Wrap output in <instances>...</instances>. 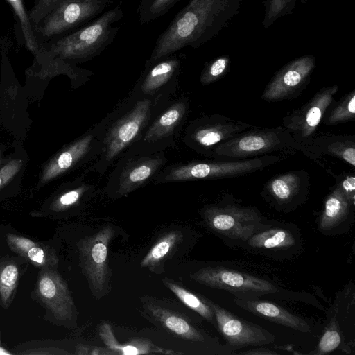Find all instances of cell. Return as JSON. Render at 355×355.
<instances>
[{
	"label": "cell",
	"mask_w": 355,
	"mask_h": 355,
	"mask_svg": "<svg viewBox=\"0 0 355 355\" xmlns=\"http://www.w3.org/2000/svg\"><path fill=\"white\" fill-rule=\"evenodd\" d=\"M243 0H191L159 35L148 60L152 64L187 46L197 49L228 26Z\"/></svg>",
	"instance_id": "obj_1"
},
{
	"label": "cell",
	"mask_w": 355,
	"mask_h": 355,
	"mask_svg": "<svg viewBox=\"0 0 355 355\" xmlns=\"http://www.w3.org/2000/svg\"><path fill=\"white\" fill-rule=\"evenodd\" d=\"M309 1H310V0H300V3H302V4L308 2Z\"/></svg>",
	"instance_id": "obj_42"
},
{
	"label": "cell",
	"mask_w": 355,
	"mask_h": 355,
	"mask_svg": "<svg viewBox=\"0 0 355 355\" xmlns=\"http://www.w3.org/2000/svg\"><path fill=\"white\" fill-rule=\"evenodd\" d=\"M86 187H80L60 195L52 204L54 211H62L77 203L86 191Z\"/></svg>",
	"instance_id": "obj_37"
},
{
	"label": "cell",
	"mask_w": 355,
	"mask_h": 355,
	"mask_svg": "<svg viewBox=\"0 0 355 355\" xmlns=\"http://www.w3.org/2000/svg\"><path fill=\"white\" fill-rule=\"evenodd\" d=\"M286 157L284 154H279L239 160L192 163L172 169L164 180L182 181L241 176L263 170Z\"/></svg>",
	"instance_id": "obj_5"
},
{
	"label": "cell",
	"mask_w": 355,
	"mask_h": 355,
	"mask_svg": "<svg viewBox=\"0 0 355 355\" xmlns=\"http://www.w3.org/2000/svg\"><path fill=\"white\" fill-rule=\"evenodd\" d=\"M203 216L214 232L232 239L246 241L254 234L269 227L256 207L226 200L206 207Z\"/></svg>",
	"instance_id": "obj_4"
},
{
	"label": "cell",
	"mask_w": 355,
	"mask_h": 355,
	"mask_svg": "<svg viewBox=\"0 0 355 355\" xmlns=\"http://www.w3.org/2000/svg\"><path fill=\"white\" fill-rule=\"evenodd\" d=\"M12 8L19 22L25 46L39 61L44 62L49 55L43 44L38 40L26 10L24 0H6Z\"/></svg>",
	"instance_id": "obj_24"
},
{
	"label": "cell",
	"mask_w": 355,
	"mask_h": 355,
	"mask_svg": "<svg viewBox=\"0 0 355 355\" xmlns=\"http://www.w3.org/2000/svg\"><path fill=\"white\" fill-rule=\"evenodd\" d=\"M309 187L306 171H291L270 178L263 186L262 195L277 209L288 208L305 199Z\"/></svg>",
	"instance_id": "obj_13"
},
{
	"label": "cell",
	"mask_w": 355,
	"mask_h": 355,
	"mask_svg": "<svg viewBox=\"0 0 355 355\" xmlns=\"http://www.w3.org/2000/svg\"><path fill=\"white\" fill-rule=\"evenodd\" d=\"M302 146L284 126H252L218 145L211 155L221 161L239 160L279 153L293 154Z\"/></svg>",
	"instance_id": "obj_3"
},
{
	"label": "cell",
	"mask_w": 355,
	"mask_h": 355,
	"mask_svg": "<svg viewBox=\"0 0 355 355\" xmlns=\"http://www.w3.org/2000/svg\"><path fill=\"white\" fill-rule=\"evenodd\" d=\"M336 184L340 187L349 201L355 204V177L354 173L335 176Z\"/></svg>",
	"instance_id": "obj_38"
},
{
	"label": "cell",
	"mask_w": 355,
	"mask_h": 355,
	"mask_svg": "<svg viewBox=\"0 0 355 355\" xmlns=\"http://www.w3.org/2000/svg\"><path fill=\"white\" fill-rule=\"evenodd\" d=\"M150 102L144 99L138 102L126 116L111 130L105 143V157H115L137 135L150 114Z\"/></svg>",
	"instance_id": "obj_14"
},
{
	"label": "cell",
	"mask_w": 355,
	"mask_h": 355,
	"mask_svg": "<svg viewBox=\"0 0 355 355\" xmlns=\"http://www.w3.org/2000/svg\"><path fill=\"white\" fill-rule=\"evenodd\" d=\"M241 354H277L276 352L269 350H266V349H257L256 350L247 351L244 352H241Z\"/></svg>",
	"instance_id": "obj_40"
},
{
	"label": "cell",
	"mask_w": 355,
	"mask_h": 355,
	"mask_svg": "<svg viewBox=\"0 0 355 355\" xmlns=\"http://www.w3.org/2000/svg\"><path fill=\"white\" fill-rule=\"evenodd\" d=\"M92 139V135L85 136L58 154L43 170L41 182L51 181L73 166L88 151Z\"/></svg>",
	"instance_id": "obj_18"
},
{
	"label": "cell",
	"mask_w": 355,
	"mask_h": 355,
	"mask_svg": "<svg viewBox=\"0 0 355 355\" xmlns=\"http://www.w3.org/2000/svg\"><path fill=\"white\" fill-rule=\"evenodd\" d=\"M19 268L11 261L0 264V299L4 304H8L14 293L19 279Z\"/></svg>",
	"instance_id": "obj_30"
},
{
	"label": "cell",
	"mask_w": 355,
	"mask_h": 355,
	"mask_svg": "<svg viewBox=\"0 0 355 355\" xmlns=\"http://www.w3.org/2000/svg\"><path fill=\"white\" fill-rule=\"evenodd\" d=\"M112 0H65L34 28L40 41L58 35L98 16Z\"/></svg>",
	"instance_id": "obj_6"
},
{
	"label": "cell",
	"mask_w": 355,
	"mask_h": 355,
	"mask_svg": "<svg viewBox=\"0 0 355 355\" xmlns=\"http://www.w3.org/2000/svg\"><path fill=\"white\" fill-rule=\"evenodd\" d=\"M315 68L313 55H303L287 63L266 86L261 99L275 102L295 98L309 85Z\"/></svg>",
	"instance_id": "obj_8"
},
{
	"label": "cell",
	"mask_w": 355,
	"mask_h": 355,
	"mask_svg": "<svg viewBox=\"0 0 355 355\" xmlns=\"http://www.w3.org/2000/svg\"><path fill=\"white\" fill-rule=\"evenodd\" d=\"M7 241L10 249L37 267L53 266L58 258L53 250L30 239L9 234Z\"/></svg>",
	"instance_id": "obj_19"
},
{
	"label": "cell",
	"mask_w": 355,
	"mask_h": 355,
	"mask_svg": "<svg viewBox=\"0 0 355 355\" xmlns=\"http://www.w3.org/2000/svg\"><path fill=\"white\" fill-rule=\"evenodd\" d=\"M354 206L336 184L324 201L320 220L321 231L330 232L340 225L349 216L351 208Z\"/></svg>",
	"instance_id": "obj_20"
},
{
	"label": "cell",
	"mask_w": 355,
	"mask_h": 355,
	"mask_svg": "<svg viewBox=\"0 0 355 355\" xmlns=\"http://www.w3.org/2000/svg\"><path fill=\"white\" fill-rule=\"evenodd\" d=\"M148 309L162 325L178 336L191 341H202V334L181 316L159 306H148Z\"/></svg>",
	"instance_id": "obj_23"
},
{
	"label": "cell",
	"mask_w": 355,
	"mask_h": 355,
	"mask_svg": "<svg viewBox=\"0 0 355 355\" xmlns=\"http://www.w3.org/2000/svg\"><path fill=\"white\" fill-rule=\"evenodd\" d=\"M194 281L215 288L245 294H272L279 291L272 283L222 267H205L191 275Z\"/></svg>",
	"instance_id": "obj_10"
},
{
	"label": "cell",
	"mask_w": 355,
	"mask_h": 355,
	"mask_svg": "<svg viewBox=\"0 0 355 355\" xmlns=\"http://www.w3.org/2000/svg\"><path fill=\"white\" fill-rule=\"evenodd\" d=\"M203 300L211 308L216 327L229 345L240 348L266 345L275 341V336L263 327L238 318L208 299Z\"/></svg>",
	"instance_id": "obj_11"
},
{
	"label": "cell",
	"mask_w": 355,
	"mask_h": 355,
	"mask_svg": "<svg viewBox=\"0 0 355 355\" xmlns=\"http://www.w3.org/2000/svg\"><path fill=\"white\" fill-rule=\"evenodd\" d=\"M114 230L105 227L97 233L82 239L78 244L83 269L91 289L97 295L103 294L110 277L107 246L114 236Z\"/></svg>",
	"instance_id": "obj_9"
},
{
	"label": "cell",
	"mask_w": 355,
	"mask_h": 355,
	"mask_svg": "<svg viewBox=\"0 0 355 355\" xmlns=\"http://www.w3.org/2000/svg\"><path fill=\"white\" fill-rule=\"evenodd\" d=\"M185 111L186 107L183 103L172 105L149 128L146 139L148 141H155L171 133L181 121Z\"/></svg>",
	"instance_id": "obj_28"
},
{
	"label": "cell",
	"mask_w": 355,
	"mask_h": 355,
	"mask_svg": "<svg viewBox=\"0 0 355 355\" xmlns=\"http://www.w3.org/2000/svg\"><path fill=\"white\" fill-rule=\"evenodd\" d=\"M247 244L254 249L277 250L288 249L296 244L294 234L285 227H267L254 234Z\"/></svg>",
	"instance_id": "obj_21"
},
{
	"label": "cell",
	"mask_w": 355,
	"mask_h": 355,
	"mask_svg": "<svg viewBox=\"0 0 355 355\" xmlns=\"http://www.w3.org/2000/svg\"><path fill=\"white\" fill-rule=\"evenodd\" d=\"M65 0H35L28 15L33 28L56 6Z\"/></svg>",
	"instance_id": "obj_35"
},
{
	"label": "cell",
	"mask_w": 355,
	"mask_h": 355,
	"mask_svg": "<svg viewBox=\"0 0 355 355\" xmlns=\"http://www.w3.org/2000/svg\"><path fill=\"white\" fill-rule=\"evenodd\" d=\"M179 0H141L139 20L147 24L165 15Z\"/></svg>",
	"instance_id": "obj_32"
},
{
	"label": "cell",
	"mask_w": 355,
	"mask_h": 355,
	"mask_svg": "<svg viewBox=\"0 0 355 355\" xmlns=\"http://www.w3.org/2000/svg\"><path fill=\"white\" fill-rule=\"evenodd\" d=\"M234 302L243 309L272 322L303 333L311 331V327L304 320L272 302L240 296L235 297Z\"/></svg>",
	"instance_id": "obj_17"
},
{
	"label": "cell",
	"mask_w": 355,
	"mask_h": 355,
	"mask_svg": "<svg viewBox=\"0 0 355 355\" xmlns=\"http://www.w3.org/2000/svg\"><path fill=\"white\" fill-rule=\"evenodd\" d=\"M163 282L182 302L216 327L214 313L210 306L203 299L199 298L193 293L170 279H164Z\"/></svg>",
	"instance_id": "obj_29"
},
{
	"label": "cell",
	"mask_w": 355,
	"mask_h": 355,
	"mask_svg": "<svg viewBox=\"0 0 355 355\" xmlns=\"http://www.w3.org/2000/svg\"><path fill=\"white\" fill-rule=\"evenodd\" d=\"M301 152L315 162L321 157L329 155L339 158L354 167L355 136L315 135L307 144L303 146Z\"/></svg>",
	"instance_id": "obj_16"
},
{
	"label": "cell",
	"mask_w": 355,
	"mask_h": 355,
	"mask_svg": "<svg viewBox=\"0 0 355 355\" xmlns=\"http://www.w3.org/2000/svg\"><path fill=\"white\" fill-rule=\"evenodd\" d=\"M253 125L230 117L214 114L205 119L192 134L195 144L211 151L219 144Z\"/></svg>",
	"instance_id": "obj_15"
},
{
	"label": "cell",
	"mask_w": 355,
	"mask_h": 355,
	"mask_svg": "<svg viewBox=\"0 0 355 355\" xmlns=\"http://www.w3.org/2000/svg\"><path fill=\"white\" fill-rule=\"evenodd\" d=\"M179 231H171L163 234L152 246L141 261V266L154 270L164 261L172 250L182 240Z\"/></svg>",
	"instance_id": "obj_27"
},
{
	"label": "cell",
	"mask_w": 355,
	"mask_h": 355,
	"mask_svg": "<svg viewBox=\"0 0 355 355\" xmlns=\"http://www.w3.org/2000/svg\"><path fill=\"white\" fill-rule=\"evenodd\" d=\"M230 59L228 55L220 56L207 64L201 73L200 82L209 85L223 77L228 71Z\"/></svg>",
	"instance_id": "obj_34"
},
{
	"label": "cell",
	"mask_w": 355,
	"mask_h": 355,
	"mask_svg": "<svg viewBox=\"0 0 355 355\" xmlns=\"http://www.w3.org/2000/svg\"><path fill=\"white\" fill-rule=\"evenodd\" d=\"M123 17L121 7H114L72 33L53 40L44 46L48 55L69 62L90 60L99 55L115 37Z\"/></svg>",
	"instance_id": "obj_2"
},
{
	"label": "cell",
	"mask_w": 355,
	"mask_h": 355,
	"mask_svg": "<svg viewBox=\"0 0 355 355\" xmlns=\"http://www.w3.org/2000/svg\"><path fill=\"white\" fill-rule=\"evenodd\" d=\"M1 339H0V354H10L11 353L7 351L4 347H3L1 345Z\"/></svg>",
	"instance_id": "obj_41"
},
{
	"label": "cell",
	"mask_w": 355,
	"mask_h": 355,
	"mask_svg": "<svg viewBox=\"0 0 355 355\" xmlns=\"http://www.w3.org/2000/svg\"><path fill=\"white\" fill-rule=\"evenodd\" d=\"M338 89V85L322 87L306 103L284 117L282 126L302 147L315 135L316 130L333 103Z\"/></svg>",
	"instance_id": "obj_7"
},
{
	"label": "cell",
	"mask_w": 355,
	"mask_h": 355,
	"mask_svg": "<svg viewBox=\"0 0 355 355\" xmlns=\"http://www.w3.org/2000/svg\"><path fill=\"white\" fill-rule=\"evenodd\" d=\"M355 119V90L347 94L332 109L325 123L336 125L352 121Z\"/></svg>",
	"instance_id": "obj_31"
},
{
	"label": "cell",
	"mask_w": 355,
	"mask_h": 355,
	"mask_svg": "<svg viewBox=\"0 0 355 355\" xmlns=\"http://www.w3.org/2000/svg\"><path fill=\"white\" fill-rule=\"evenodd\" d=\"M150 64L153 66L148 71L142 83L144 93L153 92L166 83L177 72L180 61L171 54Z\"/></svg>",
	"instance_id": "obj_25"
},
{
	"label": "cell",
	"mask_w": 355,
	"mask_h": 355,
	"mask_svg": "<svg viewBox=\"0 0 355 355\" xmlns=\"http://www.w3.org/2000/svg\"><path fill=\"white\" fill-rule=\"evenodd\" d=\"M162 162L160 159H149L126 171L121 178L119 193L124 195L139 187L155 172Z\"/></svg>",
	"instance_id": "obj_26"
},
{
	"label": "cell",
	"mask_w": 355,
	"mask_h": 355,
	"mask_svg": "<svg viewBox=\"0 0 355 355\" xmlns=\"http://www.w3.org/2000/svg\"><path fill=\"white\" fill-rule=\"evenodd\" d=\"M297 0H265V10L262 21L268 28L282 17L291 14L296 6Z\"/></svg>",
	"instance_id": "obj_33"
},
{
	"label": "cell",
	"mask_w": 355,
	"mask_h": 355,
	"mask_svg": "<svg viewBox=\"0 0 355 355\" xmlns=\"http://www.w3.org/2000/svg\"><path fill=\"white\" fill-rule=\"evenodd\" d=\"M23 162L13 159L0 168V188L8 183L20 170Z\"/></svg>",
	"instance_id": "obj_39"
},
{
	"label": "cell",
	"mask_w": 355,
	"mask_h": 355,
	"mask_svg": "<svg viewBox=\"0 0 355 355\" xmlns=\"http://www.w3.org/2000/svg\"><path fill=\"white\" fill-rule=\"evenodd\" d=\"M340 332L334 324L329 327L322 336L318 346L317 354H326L335 350L340 344Z\"/></svg>",
	"instance_id": "obj_36"
},
{
	"label": "cell",
	"mask_w": 355,
	"mask_h": 355,
	"mask_svg": "<svg viewBox=\"0 0 355 355\" xmlns=\"http://www.w3.org/2000/svg\"><path fill=\"white\" fill-rule=\"evenodd\" d=\"M37 294L46 309L61 322H69L76 309L67 284L56 272L47 268L39 275Z\"/></svg>",
	"instance_id": "obj_12"
},
{
	"label": "cell",
	"mask_w": 355,
	"mask_h": 355,
	"mask_svg": "<svg viewBox=\"0 0 355 355\" xmlns=\"http://www.w3.org/2000/svg\"><path fill=\"white\" fill-rule=\"evenodd\" d=\"M2 159H3V158H2V153L0 151V165L2 163Z\"/></svg>",
	"instance_id": "obj_43"
},
{
	"label": "cell",
	"mask_w": 355,
	"mask_h": 355,
	"mask_svg": "<svg viewBox=\"0 0 355 355\" xmlns=\"http://www.w3.org/2000/svg\"><path fill=\"white\" fill-rule=\"evenodd\" d=\"M99 336L107 349L112 354H144L150 353L174 354L173 352L165 351L157 347L148 341L135 339L127 343L121 344L115 338L110 325L103 322L99 327Z\"/></svg>",
	"instance_id": "obj_22"
}]
</instances>
